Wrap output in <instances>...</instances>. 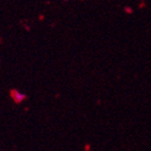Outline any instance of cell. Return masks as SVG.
<instances>
[{
	"mask_svg": "<svg viewBox=\"0 0 151 151\" xmlns=\"http://www.w3.org/2000/svg\"><path fill=\"white\" fill-rule=\"evenodd\" d=\"M13 96H14V98H15L17 101H20L21 99L23 98V95H21L20 93H18V92H16V91H14V92H13Z\"/></svg>",
	"mask_w": 151,
	"mask_h": 151,
	"instance_id": "6da1fadb",
	"label": "cell"
}]
</instances>
